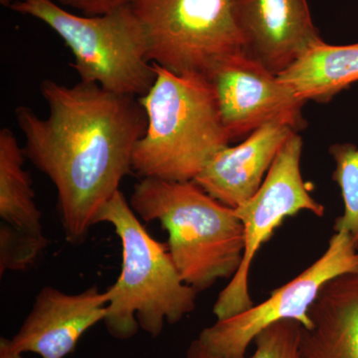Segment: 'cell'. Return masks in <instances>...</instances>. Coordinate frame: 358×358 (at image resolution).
Wrapping results in <instances>:
<instances>
[{
	"mask_svg": "<svg viewBox=\"0 0 358 358\" xmlns=\"http://www.w3.org/2000/svg\"><path fill=\"white\" fill-rule=\"evenodd\" d=\"M40 89L46 117L26 106L15 110L23 150L55 186L66 240L81 244L122 179L134 173L131 157L147 129V115L138 98L96 84L44 80Z\"/></svg>",
	"mask_w": 358,
	"mask_h": 358,
	"instance_id": "1",
	"label": "cell"
},
{
	"mask_svg": "<svg viewBox=\"0 0 358 358\" xmlns=\"http://www.w3.org/2000/svg\"><path fill=\"white\" fill-rule=\"evenodd\" d=\"M152 65L154 84L138 98L148 126L134 148L131 169L141 178L193 181L232 141L206 77Z\"/></svg>",
	"mask_w": 358,
	"mask_h": 358,
	"instance_id": "2",
	"label": "cell"
},
{
	"mask_svg": "<svg viewBox=\"0 0 358 358\" xmlns=\"http://www.w3.org/2000/svg\"><path fill=\"white\" fill-rule=\"evenodd\" d=\"M145 222L157 221L169 234V253L183 281L199 293L231 280L245 250L244 225L234 208L194 181L141 178L129 200Z\"/></svg>",
	"mask_w": 358,
	"mask_h": 358,
	"instance_id": "3",
	"label": "cell"
},
{
	"mask_svg": "<svg viewBox=\"0 0 358 358\" xmlns=\"http://www.w3.org/2000/svg\"><path fill=\"white\" fill-rule=\"evenodd\" d=\"M99 223L112 225L122 245L121 274L109 287L103 322L112 338L128 341L140 329L157 338L195 310L199 292L183 281L167 244L150 236L121 190L99 212Z\"/></svg>",
	"mask_w": 358,
	"mask_h": 358,
	"instance_id": "4",
	"label": "cell"
},
{
	"mask_svg": "<svg viewBox=\"0 0 358 358\" xmlns=\"http://www.w3.org/2000/svg\"><path fill=\"white\" fill-rule=\"evenodd\" d=\"M10 9L41 21L65 42L80 82L134 98L154 84L147 33L131 6L93 16L71 13L54 0H21Z\"/></svg>",
	"mask_w": 358,
	"mask_h": 358,
	"instance_id": "5",
	"label": "cell"
},
{
	"mask_svg": "<svg viewBox=\"0 0 358 358\" xmlns=\"http://www.w3.org/2000/svg\"><path fill=\"white\" fill-rule=\"evenodd\" d=\"M236 0H134L152 63L208 79L226 59L243 53Z\"/></svg>",
	"mask_w": 358,
	"mask_h": 358,
	"instance_id": "6",
	"label": "cell"
},
{
	"mask_svg": "<svg viewBox=\"0 0 358 358\" xmlns=\"http://www.w3.org/2000/svg\"><path fill=\"white\" fill-rule=\"evenodd\" d=\"M357 270V245L348 233L336 232L326 252L298 277L275 289L263 303L205 327L192 343L202 358H246L256 336L275 322L293 320L305 329L310 327L308 312L322 287Z\"/></svg>",
	"mask_w": 358,
	"mask_h": 358,
	"instance_id": "7",
	"label": "cell"
},
{
	"mask_svg": "<svg viewBox=\"0 0 358 358\" xmlns=\"http://www.w3.org/2000/svg\"><path fill=\"white\" fill-rule=\"evenodd\" d=\"M303 138L294 133L286 141L261 185L245 203L235 208L245 231L243 261L234 277L219 294L213 313L217 320L229 319L253 307L249 273L257 252L268 242L287 217L301 211L324 215V206L310 195L301 174Z\"/></svg>",
	"mask_w": 358,
	"mask_h": 358,
	"instance_id": "8",
	"label": "cell"
},
{
	"mask_svg": "<svg viewBox=\"0 0 358 358\" xmlns=\"http://www.w3.org/2000/svg\"><path fill=\"white\" fill-rule=\"evenodd\" d=\"M208 80L232 143L270 122H287L298 133L308 127L303 115L306 102L244 52L226 59Z\"/></svg>",
	"mask_w": 358,
	"mask_h": 358,
	"instance_id": "9",
	"label": "cell"
},
{
	"mask_svg": "<svg viewBox=\"0 0 358 358\" xmlns=\"http://www.w3.org/2000/svg\"><path fill=\"white\" fill-rule=\"evenodd\" d=\"M110 299L109 288L100 291L93 286L68 294L43 287L17 333L9 339L11 348L40 358L67 357L90 329L103 322Z\"/></svg>",
	"mask_w": 358,
	"mask_h": 358,
	"instance_id": "10",
	"label": "cell"
},
{
	"mask_svg": "<svg viewBox=\"0 0 358 358\" xmlns=\"http://www.w3.org/2000/svg\"><path fill=\"white\" fill-rule=\"evenodd\" d=\"M235 7L244 53L275 75L322 40L308 0H236Z\"/></svg>",
	"mask_w": 358,
	"mask_h": 358,
	"instance_id": "11",
	"label": "cell"
},
{
	"mask_svg": "<svg viewBox=\"0 0 358 358\" xmlns=\"http://www.w3.org/2000/svg\"><path fill=\"white\" fill-rule=\"evenodd\" d=\"M294 131L287 122L264 124L208 162L194 182L221 203L237 208L255 195L282 145Z\"/></svg>",
	"mask_w": 358,
	"mask_h": 358,
	"instance_id": "12",
	"label": "cell"
},
{
	"mask_svg": "<svg viewBox=\"0 0 358 358\" xmlns=\"http://www.w3.org/2000/svg\"><path fill=\"white\" fill-rule=\"evenodd\" d=\"M308 315L298 358H358V270L327 282Z\"/></svg>",
	"mask_w": 358,
	"mask_h": 358,
	"instance_id": "13",
	"label": "cell"
},
{
	"mask_svg": "<svg viewBox=\"0 0 358 358\" xmlns=\"http://www.w3.org/2000/svg\"><path fill=\"white\" fill-rule=\"evenodd\" d=\"M278 77L303 102H331L358 82V43L333 45L320 40Z\"/></svg>",
	"mask_w": 358,
	"mask_h": 358,
	"instance_id": "14",
	"label": "cell"
},
{
	"mask_svg": "<svg viewBox=\"0 0 358 358\" xmlns=\"http://www.w3.org/2000/svg\"><path fill=\"white\" fill-rule=\"evenodd\" d=\"M26 155L15 134L0 131V217L14 229L44 238L42 214L35 203L29 173L24 169Z\"/></svg>",
	"mask_w": 358,
	"mask_h": 358,
	"instance_id": "15",
	"label": "cell"
},
{
	"mask_svg": "<svg viewBox=\"0 0 358 358\" xmlns=\"http://www.w3.org/2000/svg\"><path fill=\"white\" fill-rule=\"evenodd\" d=\"M329 152L336 164L333 180L341 189L345 205L334 229L348 233L358 247V147L350 143H336L329 147Z\"/></svg>",
	"mask_w": 358,
	"mask_h": 358,
	"instance_id": "16",
	"label": "cell"
},
{
	"mask_svg": "<svg viewBox=\"0 0 358 358\" xmlns=\"http://www.w3.org/2000/svg\"><path fill=\"white\" fill-rule=\"evenodd\" d=\"M48 245L46 237L30 236L14 229L6 223L0 224V274L22 272L32 267Z\"/></svg>",
	"mask_w": 358,
	"mask_h": 358,
	"instance_id": "17",
	"label": "cell"
},
{
	"mask_svg": "<svg viewBox=\"0 0 358 358\" xmlns=\"http://www.w3.org/2000/svg\"><path fill=\"white\" fill-rule=\"evenodd\" d=\"M301 324L293 320L275 322L256 338L255 352L250 358H298Z\"/></svg>",
	"mask_w": 358,
	"mask_h": 358,
	"instance_id": "18",
	"label": "cell"
},
{
	"mask_svg": "<svg viewBox=\"0 0 358 358\" xmlns=\"http://www.w3.org/2000/svg\"><path fill=\"white\" fill-rule=\"evenodd\" d=\"M60 6L72 8L84 15H101L119 7L131 6L134 0H56Z\"/></svg>",
	"mask_w": 358,
	"mask_h": 358,
	"instance_id": "19",
	"label": "cell"
},
{
	"mask_svg": "<svg viewBox=\"0 0 358 358\" xmlns=\"http://www.w3.org/2000/svg\"><path fill=\"white\" fill-rule=\"evenodd\" d=\"M0 358H24L22 353L13 350L9 343V338H0Z\"/></svg>",
	"mask_w": 358,
	"mask_h": 358,
	"instance_id": "20",
	"label": "cell"
},
{
	"mask_svg": "<svg viewBox=\"0 0 358 358\" xmlns=\"http://www.w3.org/2000/svg\"><path fill=\"white\" fill-rule=\"evenodd\" d=\"M186 357L187 358H202L200 357L199 352H197L195 346L190 345L189 348H188L187 352H186Z\"/></svg>",
	"mask_w": 358,
	"mask_h": 358,
	"instance_id": "21",
	"label": "cell"
},
{
	"mask_svg": "<svg viewBox=\"0 0 358 358\" xmlns=\"http://www.w3.org/2000/svg\"><path fill=\"white\" fill-rule=\"evenodd\" d=\"M20 1H21V0H0V3H1L2 6L9 7V8H10V7L13 6L14 3Z\"/></svg>",
	"mask_w": 358,
	"mask_h": 358,
	"instance_id": "22",
	"label": "cell"
}]
</instances>
